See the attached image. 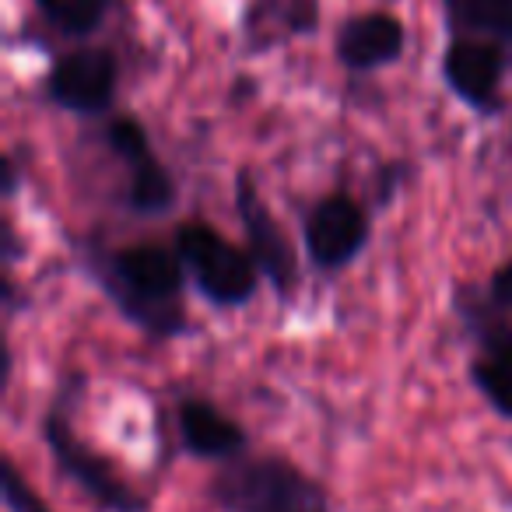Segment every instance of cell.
I'll use <instances>...</instances> for the list:
<instances>
[{
    "label": "cell",
    "instance_id": "6da1fadb",
    "mask_svg": "<svg viewBox=\"0 0 512 512\" xmlns=\"http://www.w3.org/2000/svg\"><path fill=\"white\" fill-rule=\"evenodd\" d=\"M102 288L113 302L158 337L179 334L186 327L176 299L183 288V260L158 242H141L113 253L106 264L95 267Z\"/></svg>",
    "mask_w": 512,
    "mask_h": 512
},
{
    "label": "cell",
    "instance_id": "7a4b0ae2",
    "mask_svg": "<svg viewBox=\"0 0 512 512\" xmlns=\"http://www.w3.org/2000/svg\"><path fill=\"white\" fill-rule=\"evenodd\" d=\"M214 498L228 512H330L327 495L288 460H239L214 477Z\"/></svg>",
    "mask_w": 512,
    "mask_h": 512
},
{
    "label": "cell",
    "instance_id": "3957f363",
    "mask_svg": "<svg viewBox=\"0 0 512 512\" xmlns=\"http://www.w3.org/2000/svg\"><path fill=\"white\" fill-rule=\"evenodd\" d=\"M176 253L197 288L214 302V306H242L253 299L260 267L253 264V256L242 253L228 239H221L211 225L193 221L183 225L176 235Z\"/></svg>",
    "mask_w": 512,
    "mask_h": 512
},
{
    "label": "cell",
    "instance_id": "277c9868",
    "mask_svg": "<svg viewBox=\"0 0 512 512\" xmlns=\"http://www.w3.org/2000/svg\"><path fill=\"white\" fill-rule=\"evenodd\" d=\"M235 204H239V218H242V228H246L253 264L260 267V274L271 278V285L278 288L281 295H288L299 285V256H295L288 235L281 232V225L274 221L271 207L260 200L249 172H242L239 183H235Z\"/></svg>",
    "mask_w": 512,
    "mask_h": 512
},
{
    "label": "cell",
    "instance_id": "5b68a950",
    "mask_svg": "<svg viewBox=\"0 0 512 512\" xmlns=\"http://www.w3.org/2000/svg\"><path fill=\"white\" fill-rule=\"evenodd\" d=\"M46 442H50L53 460L60 463V470L71 481H78L106 512H144V502L113 474V467L102 456H95L85 442L74 439L71 425H67V418L60 411H53L46 418Z\"/></svg>",
    "mask_w": 512,
    "mask_h": 512
},
{
    "label": "cell",
    "instance_id": "8992f818",
    "mask_svg": "<svg viewBox=\"0 0 512 512\" xmlns=\"http://www.w3.org/2000/svg\"><path fill=\"white\" fill-rule=\"evenodd\" d=\"M369 242V218L344 193L320 200L306 218V249L309 260L323 271L351 264Z\"/></svg>",
    "mask_w": 512,
    "mask_h": 512
},
{
    "label": "cell",
    "instance_id": "52a82bcc",
    "mask_svg": "<svg viewBox=\"0 0 512 512\" xmlns=\"http://www.w3.org/2000/svg\"><path fill=\"white\" fill-rule=\"evenodd\" d=\"M50 95L71 113H102L116 95V57L109 50H74L53 67Z\"/></svg>",
    "mask_w": 512,
    "mask_h": 512
},
{
    "label": "cell",
    "instance_id": "ba28073f",
    "mask_svg": "<svg viewBox=\"0 0 512 512\" xmlns=\"http://www.w3.org/2000/svg\"><path fill=\"white\" fill-rule=\"evenodd\" d=\"M106 141L130 165V207L141 214L169 211L172 200H176V186H172L169 172L158 165L141 123L113 120L106 130Z\"/></svg>",
    "mask_w": 512,
    "mask_h": 512
},
{
    "label": "cell",
    "instance_id": "9c48e42d",
    "mask_svg": "<svg viewBox=\"0 0 512 512\" xmlns=\"http://www.w3.org/2000/svg\"><path fill=\"white\" fill-rule=\"evenodd\" d=\"M502 67L505 57L498 43H484V39H453L442 60L446 85L474 109H488L495 102Z\"/></svg>",
    "mask_w": 512,
    "mask_h": 512
},
{
    "label": "cell",
    "instance_id": "30bf717a",
    "mask_svg": "<svg viewBox=\"0 0 512 512\" xmlns=\"http://www.w3.org/2000/svg\"><path fill=\"white\" fill-rule=\"evenodd\" d=\"M404 53V25L400 18L372 11V15H358L337 32V57L351 71H372V67H386Z\"/></svg>",
    "mask_w": 512,
    "mask_h": 512
},
{
    "label": "cell",
    "instance_id": "8fae6325",
    "mask_svg": "<svg viewBox=\"0 0 512 512\" xmlns=\"http://www.w3.org/2000/svg\"><path fill=\"white\" fill-rule=\"evenodd\" d=\"M179 432H183V446L207 460H228L246 449V432L207 400H186L179 407Z\"/></svg>",
    "mask_w": 512,
    "mask_h": 512
},
{
    "label": "cell",
    "instance_id": "7c38bea8",
    "mask_svg": "<svg viewBox=\"0 0 512 512\" xmlns=\"http://www.w3.org/2000/svg\"><path fill=\"white\" fill-rule=\"evenodd\" d=\"M470 376L488 404L512 418V323H481V355Z\"/></svg>",
    "mask_w": 512,
    "mask_h": 512
},
{
    "label": "cell",
    "instance_id": "4fadbf2b",
    "mask_svg": "<svg viewBox=\"0 0 512 512\" xmlns=\"http://www.w3.org/2000/svg\"><path fill=\"white\" fill-rule=\"evenodd\" d=\"M316 0H253L246 15V32L253 46H271L285 36H302L316 29Z\"/></svg>",
    "mask_w": 512,
    "mask_h": 512
},
{
    "label": "cell",
    "instance_id": "5bb4252c",
    "mask_svg": "<svg viewBox=\"0 0 512 512\" xmlns=\"http://www.w3.org/2000/svg\"><path fill=\"white\" fill-rule=\"evenodd\" d=\"M36 8L53 29L67 36H88L106 22L113 0H36Z\"/></svg>",
    "mask_w": 512,
    "mask_h": 512
},
{
    "label": "cell",
    "instance_id": "9a60e30c",
    "mask_svg": "<svg viewBox=\"0 0 512 512\" xmlns=\"http://www.w3.org/2000/svg\"><path fill=\"white\" fill-rule=\"evenodd\" d=\"M446 11L460 29L488 32L512 43V0H446Z\"/></svg>",
    "mask_w": 512,
    "mask_h": 512
},
{
    "label": "cell",
    "instance_id": "2e32d148",
    "mask_svg": "<svg viewBox=\"0 0 512 512\" xmlns=\"http://www.w3.org/2000/svg\"><path fill=\"white\" fill-rule=\"evenodd\" d=\"M4 474H0V484H4V502H8L11 512H50L43 502H39V495L29 488V484L22 481V474H18V467L11 460H4Z\"/></svg>",
    "mask_w": 512,
    "mask_h": 512
},
{
    "label": "cell",
    "instance_id": "e0dca14e",
    "mask_svg": "<svg viewBox=\"0 0 512 512\" xmlns=\"http://www.w3.org/2000/svg\"><path fill=\"white\" fill-rule=\"evenodd\" d=\"M491 299L498 309H512V260L505 267H498L491 278Z\"/></svg>",
    "mask_w": 512,
    "mask_h": 512
},
{
    "label": "cell",
    "instance_id": "ac0fdd59",
    "mask_svg": "<svg viewBox=\"0 0 512 512\" xmlns=\"http://www.w3.org/2000/svg\"><path fill=\"white\" fill-rule=\"evenodd\" d=\"M18 190V169H15V162L11 158H4V193H15Z\"/></svg>",
    "mask_w": 512,
    "mask_h": 512
}]
</instances>
